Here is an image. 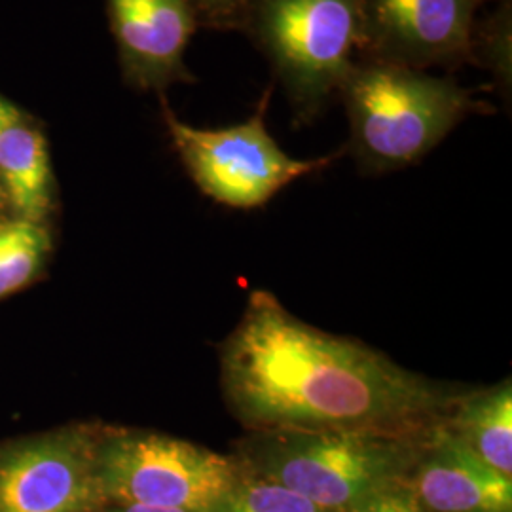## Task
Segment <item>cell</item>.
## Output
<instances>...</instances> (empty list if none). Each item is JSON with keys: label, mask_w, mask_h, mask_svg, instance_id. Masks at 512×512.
Masks as SVG:
<instances>
[{"label": "cell", "mask_w": 512, "mask_h": 512, "mask_svg": "<svg viewBox=\"0 0 512 512\" xmlns=\"http://www.w3.org/2000/svg\"><path fill=\"white\" fill-rule=\"evenodd\" d=\"M103 512H186L177 509H162V507H148V505H112Z\"/></svg>", "instance_id": "19"}, {"label": "cell", "mask_w": 512, "mask_h": 512, "mask_svg": "<svg viewBox=\"0 0 512 512\" xmlns=\"http://www.w3.org/2000/svg\"><path fill=\"white\" fill-rule=\"evenodd\" d=\"M272 90L264 93L255 114L238 126L192 128L164 101V120L192 181L213 202L234 209L262 207L296 179L323 169L329 158L296 160L275 143L266 128Z\"/></svg>", "instance_id": "6"}, {"label": "cell", "mask_w": 512, "mask_h": 512, "mask_svg": "<svg viewBox=\"0 0 512 512\" xmlns=\"http://www.w3.org/2000/svg\"><path fill=\"white\" fill-rule=\"evenodd\" d=\"M444 421V420H442ZM437 423L408 478L431 512H512V478L501 475Z\"/></svg>", "instance_id": "10"}, {"label": "cell", "mask_w": 512, "mask_h": 512, "mask_svg": "<svg viewBox=\"0 0 512 512\" xmlns=\"http://www.w3.org/2000/svg\"><path fill=\"white\" fill-rule=\"evenodd\" d=\"M0 184L21 220L37 222L52 203V169L44 137L21 122L0 131Z\"/></svg>", "instance_id": "12"}, {"label": "cell", "mask_w": 512, "mask_h": 512, "mask_svg": "<svg viewBox=\"0 0 512 512\" xmlns=\"http://www.w3.org/2000/svg\"><path fill=\"white\" fill-rule=\"evenodd\" d=\"M97 442L80 433L35 440L0 454V512H97Z\"/></svg>", "instance_id": "8"}, {"label": "cell", "mask_w": 512, "mask_h": 512, "mask_svg": "<svg viewBox=\"0 0 512 512\" xmlns=\"http://www.w3.org/2000/svg\"><path fill=\"white\" fill-rule=\"evenodd\" d=\"M0 253V296L23 287L40 266L48 247V236L37 222L16 220L2 224Z\"/></svg>", "instance_id": "13"}, {"label": "cell", "mask_w": 512, "mask_h": 512, "mask_svg": "<svg viewBox=\"0 0 512 512\" xmlns=\"http://www.w3.org/2000/svg\"><path fill=\"white\" fill-rule=\"evenodd\" d=\"M4 200H6V196H4V190H2V184H0V207H2Z\"/></svg>", "instance_id": "20"}, {"label": "cell", "mask_w": 512, "mask_h": 512, "mask_svg": "<svg viewBox=\"0 0 512 512\" xmlns=\"http://www.w3.org/2000/svg\"><path fill=\"white\" fill-rule=\"evenodd\" d=\"M336 512H431L420 501L408 480L391 484L376 494Z\"/></svg>", "instance_id": "16"}, {"label": "cell", "mask_w": 512, "mask_h": 512, "mask_svg": "<svg viewBox=\"0 0 512 512\" xmlns=\"http://www.w3.org/2000/svg\"><path fill=\"white\" fill-rule=\"evenodd\" d=\"M444 427L501 475L512 478V384L461 393Z\"/></svg>", "instance_id": "11"}, {"label": "cell", "mask_w": 512, "mask_h": 512, "mask_svg": "<svg viewBox=\"0 0 512 512\" xmlns=\"http://www.w3.org/2000/svg\"><path fill=\"white\" fill-rule=\"evenodd\" d=\"M338 92L366 173L418 164L469 114L490 110L452 78L370 59L349 67Z\"/></svg>", "instance_id": "3"}, {"label": "cell", "mask_w": 512, "mask_h": 512, "mask_svg": "<svg viewBox=\"0 0 512 512\" xmlns=\"http://www.w3.org/2000/svg\"><path fill=\"white\" fill-rule=\"evenodd\" d=\"M469 61L486 67L497 84L511 93V0H501L492 16L475 21Z\"/></svg>", "instance_id": "15"}, {"label": "cell", "mask_w": 512, "mask_h": 512, "mask_svg": "<svg viewBox=\"0 0 512 512\" xmlns=\"http://www.w3.org/2000/svg\"><path fill=\"white\" fill-rule=\"evenodd\" d=\"M114 37L128 76L141 88L162 90L194 80L184 52L198 27L188 0H109Z\"/></svg>", "instance_id": "9"}, {"label": "cell", "mask_w": 512, "mask_h": 512, "mask_svg": "<svg viewBox=\"0 0 512 512\" xmlns=\"http://www.w3.org/2000/svg\"><path fill=\"white\" fill-rule=\"evenodd\" d=\"M300 118L327 107L355 63L359 0H255L247 23Z\"/></svg>", "instance_id": "4"}, {"label": "cell", "mask_w": 512, "mask_h": 512, "mask_svg": "<svg viewBox=\"0 0 512 512\" xmlns=\"http://www.w3.org/2000/svg\"><path fill=\"white\" fill-rule=\"evenodd\" d=\"M209 512H329L304 495L272 480L243 473L238 484L222 495Z\"/></svg>", "instance_id": "14"}, {"label": "cell", "mask_w": 512, "mask_h": 512, "mask_svg": "<svg viewBox=\"0 0 512 512\" xmlns=\"http://www.w3.org/2000/svg\"><path fill=\"white\" fill-rule=\"evenodd\" d=\"M431 429L410 435L336 429L249 431L239 440L236 458L247 473L283 484L321 509L336 512L408 480Z\"/></svg>", "instance_id": "2"}, {"label": "cell", "mask_w": 512, "mask_h": 512, "mask_svg": "<svg viewBox=\"0 0 512 512\" xmlns=\"http://www.w3.org/2000/svg\"><path fill=\"white\" fill-rule=\"evenodd\" d=\"M18 122H21L18 110L0 99V131L10 128V126H14Z\"/></svg>", "instance_id": "18"}, {"label": "cell", "mask_w": 512, "mask_h": 512, "mask_svg": "<svg viewBox=\"0 0 512 512\" xmlns=\"http://www.w3.org/2000/svg\"><path fill=\"white\" fill-rule=\"evenodd\" d=\"M488 0H359L365 59L410 69L458 67L471 57L476 10Z\"/></svg>", "instance_id": "7"}, {"label": "cell", "mask_w": 512, "mask_h": 512, "mask_svg": "<svg viewBox=\"0 0 512 512\" xmlns=\"http://www.w3.org/2000/svg\"><path fill=\"white\" fill-rule=\"evenodd\" d=\"M97 478L107 505L209 512L245 473L236 456L158 433H116L97 442Z\"/></svg>", "instance_id": "5"}, {"label": "cell", "mask_w": 512, "mask_h": 512, "mask_svg": "<svg viewBox=\"0 0 512 512\" xmlns=\"http://www.w3.org/2000/svg\"><path fill=\"white\" fill-rule=\"evenodd\" d=\"M220 384L247 431L423 433L461 395L376 349L311 327L268 291L251 293L222 344Z\"/></svg>", "instance_id": "1"}, {"label": "cell", "mask_w": 512, "mask_h": 512, "mask_svg": "<svg viewBox=\"0 0 512 512\" xmlns=\"http://www.w3.org/2000/svg\"><path fill=\"white\" fill-rule=\"evenodd\" d=\"M198 23L213 29H243L255 0H188Z\"/></svg>", "instance_id": "17"}]
</instances>
